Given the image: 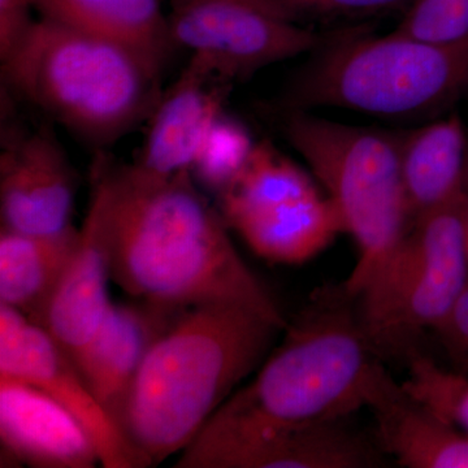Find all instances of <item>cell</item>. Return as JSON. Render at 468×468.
Instances as JSON below:
<instances>
[{
	"label": "cell",
	"mask_w": 468,
	"mask_h": 468,
	"mask_svg": "<svg viewBox=\"0 0 468 468\" xmlns=\"http://www.w3.org/2000/svg\"><path fill=\"white\" fill-rule=\"evenodd\" d=\"M8 84L77 137L115 143L150 117L159 75L124 46L50 18L2 61Z\"/></svg>",
	"instance_id": "4"
},
{
	"label": "cell",
	"mask_w": 468,
	"mask_h": 468,
	"mask_svg": "<svg viewBox=\"0 0 468 468\" xmlns=\"http://www.w3.org/2000/svg\"><path fill=\"white\" fill-rule=\"evenodd\" d=\"M251 147L242 128L218 117L192 169L194 180L215 194L220 193L242 167Z\"/></svg>",
	"instance_id": "22"
},
{
	"label": "cell",
	"mask_w": 468,
	"mask_h": 468,
	"mask_svg": "<svg viewBox=\"0 0 468 468\" xmlns=\"http://www.w3.org/2000/svg\"><path fill=\"white\" fill-rule=\"evenodd\" d=\"M0 378L39 388L81 423L104 468H140L116 421L82 372L46 329L21 311L0 303Z\"/></svg>",
	"instance_id": "11"
},
{
	"label": "cell",
	"mask_w": 468,
	"mask_h": 468,
	"mask_svg": "<svg viewBox=\"0 0 468 468\" xmlns=\"http://www.w3.org/2000/svg\"><path fill=\"white\" fill-rule=\"evenodd\" d=\"M111 177L116 285L135 300L174 309L239 304L286 328L275 298L234 248L192 172L155 177L133 165H111Z\"/></svg>",
	"instance_id": "1"
},
{
	"label": "cell",
	"mask_w": 468,
	"mask_h": 468,
	"mask_svg": "<svg viewBox=\"0 0 468 468\" xmlns=\"http://www.w3.org/2000/svg\"><path fill=\"white\" fill-rule=\"evenodd\" d=\"M435 334L452 363L468 374V284Z\"/></svg>",
	"instance_id": "25"
},
{
	"label": "cell",
	"mask_w": 468,
	"mask_h": 468,
	"mask_svg": "<svg viewBox=\"0 0 468 468\" xmlns=\"http://www.w3.org/2000/svg\"><path fill=\"white\" fill-rule=\"evenodd\" d=\"M167 16L176 48L226 82L318 51L341 33L323 36L292 23L275 0H171Z\"/></svg>",
	"instance_id": "9"
},
{
	"label": "cell",
	"mask_w": 468,
	"mask_h": 468,
	"mask_svg": "<svg viewBox=\"0 0 468 468\" xmlns=\"http://www.w3.org/2000/svg\"><path fill=\"white\" fill-rule=\"evenodd\" d=\"M218 197V209L261 260L301 264L345 233L328 196L272 144H252L248 158Z\"/></svg>",
	"instance_id": "8"
},
{
	"label": "cell",
	"mask_w": 468,
	"mask_h": 468,
	"mask_svg": "<svg viewBox=\"0 0 468 468\" xmlns=\"http://www.w3.org/2000/svg\"><path fill=\"white\" fill-rule=\"evenodd\" d=\"M282 132L356 241L358 258L343 286L354 301L412 226L401 171V134L288 110Z\"/></svg>",
	"instance_id": "6"
},
{
	"label": "cell",
	"mask_w": 468,
	"mask_h": 468,
	"mask_svg": "<svg viewBox=\"0 0 468 468\" xmlns=\"http://www.w3.org/2000/svg\"><path fill=\"white\" fill-rule=\"evenodd\" d=\"M467 194L417 218L354 298L360 326L380 358L408 360L435 332L468 284Z\"/></svg>",
	"instance_id": "7"
},
{
	"label": "cell",
	"mask_w": 468,
	"mask_h": 468,
	"mask_svg": "<svg viewBox=\"0 0 468 468\" xmlns=\"http://www.w3.org/2000/svg\"><path fill=\"white\" fill-rule=\"evenodd\" d=\"M377 443L399 466L468 468V435L385 372L369 402Z\"/></svg>",
	"instance_id": "15"
},
{
	"label": "cell",
	"mask_w": 468,
	"mask_h": 468,
	"mask_svg": "<svg viewBox=\"0 0 468 468\" xmlns=\"http://www.w3.org/2000/svg\"><path fill=\"white\" fill-rule=\"evenodd\" d=\"M347 420V419H346ZM346 420L257 437L224 449L206 468H371L383 466L378 443Z\"/></svg>",
	"instance_id": "16"
},
{
	"label": "cell",
	"mask_w": 468,
	"mask_h": 468,
	"mask_svg": "<svg viewBox=\"0 0 468 468\" xmlns=\"http://www.w3.org/2000/svg\"><path fill=\"white\" fill-rule=\"evenodd\" d=\"M34 0H0V60L12 54L34 21Z\"/></svg>",
	"instance_id": "26"
},
{
	"label": "cell",
	"mask_w": 468,
	"mask_h": 468,
	"mask_svg": "<svg viewBox=\"0 0 468 468\" xmlns=\"http://www.w3.org/2000/svg\"><path fill=\"white\" fill-rule=\"evenodd\" d=\"M295 80L288 110L335 107L387 117L439 112L468 92V34L432 42L393 30L341 32Z\"/></svg>",
	"instance_id": "5"
},
{
	"label": "cell",
	"mask_w": 468,
	"mask_h": 468,
	"mask_svg": "<svg viewBox=\"0 0 468 468\" xmlns=\"http://www.w3.org/2000/svg\"><path fill=\"white\" fill-rule=\"evenodd\" d=\"M220 79L199 58H190L183 73L162 92L133 163L144 174L172 177L192 172L209 132L221 116Z\"/></svg>",
	"instance_id": "13"
},
{
	"label": "cell",
	"mask_w": 468,
	"mask_h": 468,
	"mask_svg": "<svg viewBox=\"0 0 468 468\" xmlns=\"http://www.w3.org/2000/svg\"><path fill=\"white\" fill-rule=\"evenodd\" d=\"M41 17L134 52L160 76L176 46L160 0H34Z\"/></svg>",
	"instance_id": "18"
},
{
	"label": "cell",
	"mask_w": 468,
	"mask_h": 468,
	"mask_svg": "<svg viewBox=\"0 0 468 468\" xmlns=\"http://www.w3.org/2000/svg\"><path fill=\"white\" fill-rule=\"evenodd\" d=\"M181 310L140 300L111 302L92 345L85 378L117 426L147 351Z\"/></svg>",
	"instance_id": "17"
},
{
	"label": "cell",
	"mask_w": 468,
	"mask_h": 468,
	"mask_svg": "<svg viewBox=\"0 0 468 468\" xmlns=\"http://www.w3.org/2000/svg\"><path fill=\"white\" fill-rule=\"evenodd\" d=\"M466 228H467V246H468V198H467V207H466Z\"/></svg>",
	"instance_id": "28"
},
{
	"label": "cell",
	"mask_w": 468,
	"mask_h": 468,
	"mask_svg": "<svg viewBox=\"0 0 468 468\" xmlns=\"http://www.w3.org/2000/svg\"><path fill=\"white\" fill-rule=\"evenodd\" d=\"M463 189H464V193H466L468 196V129H467L466 156H464Z\"/></svg>",
	"instance_id": "27"
},
{
	"label": "cell",
	"mask_w": 468,
	"mask_h": 468,
	"mask_svg": "<svg viewBox=\"0 0 468 468\" xmlns=\"http://www.w3.org/2000/svg\"><path fill=\"white\" fill-rule=\"evenodd\" d=\"M408 367L405 389L468 435L467 375L440 367L419 351L410 356Z\"/></svg>",
	"instance_id": "21"
},
{
	"label": "cell",
	"mask_w": 468,
	"mask_h": 468,
	"mask_svg": "<svg viewBox=\"0 0 468 468\" xmlns=\"http://www.w3.org/2000/svg\"><path fill=\"white\" fill-rule=\"evenodd\" d=\"M79 229L41 236L0 230V303L39 324L76 250Z\"/></svg>",
	"instance_id": "20"
},
{
	"label": "cell",
	"mask_w": 468,
	"mask_h": 468,
	"mask_svg": "<svg viewBox=\"0 0 468 468\" xmlns=\"http://www.w3.org/2000/svg\"><path fill=\"white\" fill-rule=\"evenodd\" d=\"M396 29L426 41H455L468 34V0H414Z\"/></svg>",
	"instance_id": "23"
},
{
	"label": "cell",
	"mask_w": 468,
	"mask_h": 468,
	"mask_svg": "<svg viewBox=\"0 0 468 468\" xmlns=\"http://www.w3.org/2000/svg\"><path fill=\"white\" fill-rule=\"evenodd\" d=\"M110 159L95 158L91 196L79 242L52 294L41 325L77 367L86 374L91 347L109 310L111 242H112V177Z\"/></svg>",
	"instance_id": "10"
},
{
	"label": "cell",
	"mask_w": 468,
	"mask_h": 468,
	"mask_svg": "<svg viewBox=\"0 0 468 468\" xmlns=\"http://www.w3.org/2000/svg\"><path fill=\"white\" fill-rule=\"evenodd\" d=\"M284 329L239 304L183 309L151 345L119 427L140 468L183 452L270 354Z\"/></svg>",
	"instance_id": "3"
},
{
	"label": "cell",
	"mask_w": 468,
	"mask_h": 468,
	"mask_svg": "<svg viewBox=\"0 0 468 468\" xmlns=\"http://www.w3.org/2000/svg\"><path fill=\"white\" fill-rule=\"evenodd\" d=\"M75 169L48 131L14 133L0 155L2 228L50 236L72 226Z\"/></svg>",
	"instance_id": "12"
},
{
	"label": "cell",
	"mask_w": 468,
	"mask_h": 468,
	"mask_svg": "<svg viewBox=\"0 0 468 468\" xmlns=\"http://www.w3.org/2000/svg\"><path fill=\"white\" fill-rule=\"evenodd\" d=\"M284 331L282 344L268 354L255 378L209 418L176 468H202L236 443L346 420L368 408L387 369L343 286L319 292Z\"/></svg>",
	"instance_id": "2"
},
{
	"label": "cell",
	"mask_w": 468,
	"mask_h": 468,
	"mask_svg": "<svg viewBox=\"0 0 468 468\" xmlns=\"http://www.w3.org/2000/svg\"><path fill=\"white\" fill-rule=\"evenodd\" d=\"M285 16L298 26L363 20L408 9L414 0H275Z\"/></svg>",
	"instance_id": "24"
},
{
	"label": "cell",
	"mask_w": 468,
	"mask_h": 468,
	"mask_svg": "<svg viewBox=\"0 0 468 468\" xmlns=\"http://www.w3.org/2000/svg\"><path fill=\"white\" fill-rule=\"evenodd\" d=\"M0 439L14 463L34 468H92L97 448L84 427L39 388L0 378Z\"/></svg>",
	"instance_id": "14"
},
{
	"label": "cell",
	"mask_w": 468,
	"mask_h": 468,
	"mask_svg": "<svg viewBox=\"0 0 468 468\" xmlns=\"http://www.w3.org/2000/svg\"><path fill=\"white\" fill-rule=\"evenodd\" d=\"M466 144L467 129L458 115L401 134L402 180L412 223L466 194Z\"/></svg>",
	"instance_id": "19"
}]
</instances>
